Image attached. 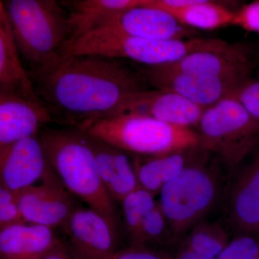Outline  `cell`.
I'll list each match as a JSON object with an SVG mask.
<instances>
[{"label":"cell","mask_w":259,"mask_h":259,"mask_svg":"<svg viewBox=\"0 0 259 259\" xmlns=\"http://www.w3.org/2000/svg\"><path fill=\"white\" fill-rule=\"evenodd\" d=\"M154 197V194L139 186L121 202L130 238L134 236L144 218L157 203Z\"/></svg>","instance_id":"cb8c5ba5"},{"label":"cell","mask_w":259,"mask_h":259,"mask_svg":"<svg viewBox=\"0 0 259 259\" xmlns=\"http://www.w3.org/2000/svg\"><path fill=\"white\" fill-rule=\"evenodd\" d=\"M42 183L16 192L19 207L27 223L53 228H64L74 213L72 194L65 187L53 167L42 179Z\"/></svg>","instance_id":"9c48e42d"},{"label":"cell","mask_w":259,"mask_h":259,"mask_svg":"<svg viewBox=\"0 0 259 259\" xmlns=\"http://www.w3.org/2000/svg\"><path fill=\"white\" fill-rule=\"evenodd\" d=\"M141 73L157 90L178 94L205 109L229 96L243 83L175 71L163 65L147 66Z\"/></svg>","instance_id":"30bf717a"},{"label":"cell","mask_w":259,"mask_h":259,"mask_svg":"<svg viewBox=\"0 0 259 259\" xmlns=\"http://www.w3.org/2000/svg\"><path fill=\"white\" fill-rule=\"evenodd\" d=\"M233 25L259 34V0L243 5L235 12Z\"/></svg>","instance_id":"f1b7e54d"},{"label":"cell","mask_w":259,"mask_h":259,"mask_svg":"<svg viewBox=\"0 0 259 259\" xmlns=\"http://www.w3.org/2000/svg\"><path fill=\"white\" fill-rule=\"evenodd\" d=\"M145 0H69L60 1L68 13L70 42L89 32L109 26L126 10ZM65 46V47H66Z\"/></svg>","instance_id":"2e32d148"},{"label":"cell","mask_w":259,"mask_h":259,"mask_svg":"<svg viewBox=\"0 0 259 259\" xmlns=\"http://www.w3.org/2000/svg\"><path fill=\"white\" fill-rule=\"evenodd\" d=\"M53 120L45 103L0 93V148L37 137L42 126Z\"/></svg>","instance_id":"5bb4252c"},{"label":"cell","mask_w":259,"mask_h":259,"mask_svg":"<svg viewBox=\"0 0 259 259\" xmlns=\"http://www.w3.org/2000/svg\"><path fill=\"white\" fill-rule=\"evenodd\" d=\"M88 135L104 187L114 202H122L139 187L134 163L125 151Z\"/></svg>","instance_id":"e0dca14e"},{"label":"cell","mask_w":259,"mask_h":259,"mask_svg":"<svg viewBox=\"0 0 259 259\" xmlns=\"http://www.w3.org/2000/svg\"><path fill=\"white\" fill-rule=\"evenodd\" d=\"M258 55L252 44L226 42L217 49L193 53L163 66L175 71L243 82L257 67Z\"/></svg>","instance_id":"ba28073f"},{"label":"cell","mask_w":259,"mask_h":259,"mask_svg":"<svg viewBox=\"0 0 259 259\" xmlns=\"http://www.w3.org/2000/svg\"><path fill=\"white\" fill-rule=\"evenodd\" d=\"M197 127L199 148L216 153L230 166L241 163L259 144V121L231 96L206 108Z\"/></svg>","instance_id":"8992f818"},{"label":"cell","mask_w":259,"mask_h":259,"mask_svg":"<svg viewBox=\"0 0 259 259\" xmlns=\"http://www.w3.org/2000/svg\"><path fill=\"white\" fill-rule=\"evenodd\" d=\"M204 110L178 94L145 90L130 97L117 115L141 114L176 127L192 129L198 125Z\"/></svg>","instance_id":"4fadbf2b"},{"label":"cell","mask_w":259,"mask_h":259,"mask_svg":"<svg viewBox=\"0 0 259 259\" xmlns=\"http://www.w3.org/2000/svg\"><path fill=\"white\" fill-rule=\"evenodd\" d=\"M229 96L236 99L253 118L259 121V78L245 80Z\"/></svg>","instance_id":"83f0119b"},{"label":"cell","mask_w":259,"mask_h":259,"mask_svg":"<svg viewBox=\"0 0 259 259\" xmlns=\"http://www.w3.org/2000/svg\"><path fill=\"white\" fill-rule=\"evenodd\" d=\"M0 93L45 103L37 95L33 81L24 69L9 19L0 3Z\"/></svg>","instance_id":"ac0fdd59"},{"label":"cell","mask_w":259,"mask_h":259,"mask_svg":"<svg viewBox=\"0 0 259 259\" xmlns=\"http://www.w3.org/2000/svg\"><path fill=\"white\" fill-rule=\"evenodd\" d=\"M259 241L251 234H240L231 240L216 259H258Z\"/></svg>","instance_id":"484cf974"},{"label":"cell","mask_w":259,"mask_h":259,"mask_svg":"<svg viewBox=\"0 0 259 259\" xmlns=\"http://www.w3.org/2000/svg\"><path fill=\"white\" fill-rule=\"evenodd\" d=\"M107 27L130 36L148 40H185L193 35V30L181 24L173 15L143 5L126 10Z\"/></svg>","instance_id":"9a60e30c"},{"label":"cell","mask_w":259,"mask_h":259,"mask_svg":"<svg viewBox=\"0 0 259 259\" xmlns=\"http://www.w3.org/2000/svg\"><path fill=\"white\" fill-rule=\"evenodd\" d=\"M61 242L53 228L15 225L0 230V259H42Z\"/></svg>","instance_id":"ffe728a7"},{"label":"cell","mask_w":259,"mask_h":259,"mask_svg":"<svg viewBox=\"0 0 259 259\" xmlns=\"http://www.w3.org/2000/svg\"><path fill=\"white\" fill-rule=\"evenodd\" d=\"M168 232L172 236L168 220L157 202L131 238V245L148 247L151 243H159L164 240Z\"/></svg>","instance_id":"d4e9b609"},{"label":"cell","mask_w":259,"mask_h":259,"mask_svg":"<svg viewBox=\"0 0 259 259\" xmlns=\"http://www.w3.org/2000/svg\"><path fill=\"white\" fill-rule=\"evenodd\" d=\"M228 233L215 223H202L189 231L182 245L211 259H216L229 243Z\"/></svg>","instance_id":"603a6c76"},{"label":"cell","mask_w":259,"mask_h":259,"mask_svg":"<svg viewBox=\"0 0 259 259\" xmlns=\"http://www.w3.org/2000/svg\"><path fill=\"white\" fill-rule=\"evenodd\" d=\"M112 259H173L164 253H160L145 246L131 245L129 248L117 250Z\"/></svg>","instance_id":"f546056e"},{"label":"cell","mask_w":259,"mask_h":259,"mask_svg":"<svg viewBox=\"0 0 259 259\" xmlns=\"http://www.w3.org/2000/svg\"><path fill=\"white\" fill-rule=\"evenodd\" d=\"M42 259H74L71 256L67 245L64 242L61 241L52 251L50 252Z\"/></svg>","instance_id":"4dcf8cb0"},{"label":"cell","mask_w":259,"mask_h":259,"mask_svg":"<svg viewBox=\"0 0 259 259\" xmlns=\"http://www.w3.org/2000/svg\"><path fill=\"white\" fill-rule=\"evenodd\" d=\"M64 230L74 259H112L117 253V232L90 207H76Z\"/></svg>","instance_id":"8fae6325"},{"label":"cell","mask_w":259,"mask_h":259,"mask_svg":"<svg viewBox=\"0 0 259 259\" xmlns=\"http://www.w3.org/2000/svg\"><path fill=\"white\" fill-rule=\"evenodd\" d=\"M192 150V149H191ZM191 150L135 160L134 165L140 187L156 195L165 185L182 173L192 161L188 156Z\"/></svg>","instance_id":"44dd1931"},{"label":"cell","mask_w":259,"mask_h":259,"mask_svg":"<svg viewBox=\"0 0 259 259\" xmlns=\"http://www.w3.org/2000/svg\"><path fill=\"white\" fill-rule=\"evenodd\" d=\"M26 223L19 207L16 192L0 186V230Z\"/></svg>","instance_id":"4316f807"},{"label":"cell","mask_w":259,"mask_h":259,"mask_svg":"<svg viewBox=\"0 0 259 259\" xmlns=\"http://www.w3.org/2000/svg\"><path fill=\"white\" fill-rule=\"evenodd\" d=\"M65 187L105 218L117 232L114 201L104 187L86 131L44 129L37 136Z\"/></svg>","instance_id":"7a4b0ae2"},{"label":"cell","mask_w":259,"mask_h":259,"mask_svg":"<svg viewBox=\"0 0 259 259\" xmlns=\"http://www.w3.org/2000/svg\"><path fill=\"white\" fill-rule=\"evenodd\" d=\"M218 190L215 171L192 161L162 188L158 203L169 223L174 239L198 224L215 202Z\"/></svg>","instance_id":"52a82bcc"},{"label":"cell","mask_w":259,"mask_h":259,"mask_svg":"<svg viewBox=\"0 0 259 259\" xmlns=\"http://www.w3.org/2000/svg\"><path fill=\"white\" fill-rule=\"evenodd\" d=\"M31 79L51 115L83 128L113 117L147 83L120 59L98 56H62L57 63L34 71Z\"/></svg>","instance_id":"6da1fadb"},{"label":"cell","mask_w":259,"mask_h":259,"mask_svg":"<svg viewBox=\"0 0 259 259\" xmlns=\"http://www.w3.org/2000/svg\"><path fill=\"white\" fill-rule=\"evenodd\" d=\"M3 5L20 54L34 71L50 67L69 41L68 13L56 0H8Z\"/></svg>","instance_id":"3957f363"},{"label":"cell","mask_w":259,"mask_h":259,"mask_svg":"<svg viewBox=\"0 0 259 259\" xmlns=\"http://www.w3.org/2000/svg\"><path fill=\"white\" fill-rule=\"evenodd\" d=\"M187 28L212 30L233 25L235 12L222 4L208 0H197L183 9L169 12Z\"/></svg>","instance_id":"7402d4cb"},{"label":"cell","mask_w":259,"mask_h":259,"mask_svg":"<svg viewBox=\"0 0 259 259\" xmlns=\"http://www.w3.org/2000/svg\"><path fill=\"white\" fill-rule=\"evenodd\" d=\"M82 129L125 153L148 157L199 147L198 134L193 130L176 127L141 114H120Z\"/></svg>","instance_id":"277c9868"},{"label":"cell","mask_w":259,"mask_h":259,"mask_svg":"<svg viewBox=\"0 0 259 259\" xmlns=\"http://www.w3.org/2000/svg\"><path fill=\"white\" fill-rule=\"evenodd\" d=\"M51 167L37 137L0 148L1 186L14 192L42 180Z\"/></svg>","instance_id":"7c38bea8"},{"label":"cell","mask_w":259,"mask_h":259,"mask_svg":"<svg viewBox=\"0 0 259 259\" xmlns=\"http://www.w3.org/2000/svg\"><path fill=\"white\" fill-rule=\"evenodd\" d=\"M226 41L219 39L153 40L130 36L105 27L86 34L64 47L62 56H98L128 59L147 66L177 62L186 56L212 50Z\"/></svg>","instance_id":"5b68a950"},{"label":"cell","mask_w":259,"mask_h":259,"mask_svg":"<svg viewBox=\"0 0 259 259\" xmlns=\"http://www.w3.org/2000/svg\"><path fill=\"white\" fill-rule=\"evenodd\" d=\"M229 213L232 223L241 234L259 233V150L233 185Z\"/></svg>","instance_id":"d6986e66"},{"label":"cell","mask_w":259,"mask_h":259,"mask_svg":"<svg viewBox=\"0 0 259 259\" xmlns=\"http://www.w3.org/2000/svg\"><path fill=\"white\" fill-rule=\"evenodd\" d=\"M258 259H259V256H258Z\"/></svg>","instance_id":"1f68e13d"}]
</instances>
